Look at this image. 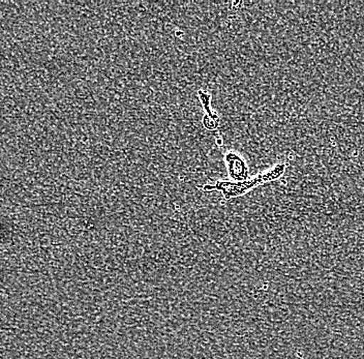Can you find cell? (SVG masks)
Returning <instances> with one entry per match:
<instances>
[{
  "label": "cell",
  "instance_id": "1",
  "mask_svg": "<svg viewBox=\"0 0 364 359\" xmlns=\"http://www.w3.org/2000/svg\"><path fill=\"white\" fill-rule=\"evenodd\" d=\"M273 183V177L269 170L260 172V173L250 177L247 181L241 183H234L230 181H215L213 183H207L201 186L205 193L220 192L223 195L225 201L243 196L250 191L255 190L266 183Z\"/></svg>",
  "mask_w": 364,
  "mask_h": 359
},
{
  "label": "cell",
  "instance_id": "2",
  "mask_svg": "<svg viewBox=\"0 0 364 359\" xmlns=\"http://www.w3.org/2000/svg\"><path fill=\"white\" fill-rule=\"evenodd\" d=\"M224 158L230 181H234V183H241V181H245L250 178L249 166L240 154L231 149L225 154Z\"/></svg>",
  "mask_w": 364,
  "mask_h": 359
},
{
  "label": "cell",
  "instance_id": "3",
  "mask_svg": "<svg viewBox=\"0 0 364 359\" xmlns=\"http://www.w3.org/2000/svg\"><path fill=\"white\" fill-rule=\"evenodd\" d=\"M199 97L200 101H201V103L203 104V107L205 110H206L207 116H209V117L213 119V122H215V120L216 122H218V116H213V111L210 110V93L203 92V90H199ZM216 126H218V124H215Z\"/></svg>",
  "mask_w": 364,
  "mask_h": 359
}]
</instances>
